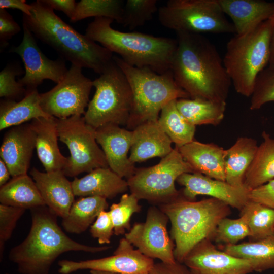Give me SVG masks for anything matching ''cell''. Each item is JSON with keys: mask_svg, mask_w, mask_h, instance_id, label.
Returning <instances> with one entry per match:
<instances>
[{"mask_svg": "<svg viewBox=\"0 0 274 274\" xmlns=\"http://www.w3.org/2000/svg\"><path fill=\"white\" fill-rule=\"evenodd\" d=\"M42 109L37 89L26 91L20 100L3 99L0 102V130L18 126L29 120L49 117Z\"/></svg>", "mask_w": 274, "mask_h": 274, "instance_id": "27", "label": "cell"}, {"mask_svg": "<svg viewBox=\"0 0 274 274\" xmlns=\"http://www.w3.org/2000/svg\"><path fill=\"white\" fill-rule=\"evenodd\" d=\"M183 263L192 274H248L254 271L252 262L218 249L210 239L195 245Z\"/></svg>", "mask_w": 274, "mask_h": 274, "instance_id": "16", "label": "cell"}, {"mask_svg": "<svg viewBox=\"0 0 274 274\" xmlns=\"http://www.w3.org/2000/svg\"><path fill=\"white\" fill-rule=\"evenodd\" d=\"M170 71L190 98L226 103L232 83L215 46L199 33L176 32Z\"/></svg>", "mask_w": 274, "mask_h": 274, "instance_id": "1", "label": "cell"}, {"mask_svg": "<svg viewBox=\"0 0 274 274\" xmlns=\"http://www.w3.org/2000/svg\"><path fill=\"white\" fill-rule=\"evenodd\" d=\"M171 223L170 236L175 242L176 261L184 259L198 243L212 240L220 221L230 213V207L214 198L192 201L181 194L176 199L158 206Z\"/></svg>", "mask_w": 274, "mask_h": 274, "instance_id": "5", "label": "cell"}, {"mask_svg": "<svg viewBox=\"0 0 274 274\" xmlns=\"http://www.w3.org/2000/svg\"><path fill=\"white\" fill-rule=\"evenodd\" d=\"M54 10L63 12L70 19L75 13L77 3L74 0H43Z\"/></svg>", "mask_w": 274, "mask_h": 274, "instance_id": "46", "label": "cell"}, {"mask_svg": "<svg viewBox=\"0 0 274 274\" xmlns=\"http://www.w3.org/2000/svg\"><path fill=\"white\" fill-rule=\"evenodd\" d=\"M157 3L156 0H127L121 24L129 29L143 26L158 11Z\"/></svg>", "mask_w": 274, "mask_h": 274, "instance_id": "37", "label": "cell"}, {"mask_svg": "<svg viewBox=\"0 0 274 274\" xmlns=\"http://www.w3.org/2000/svg\"><path fill=\"white\" fill-rule=\"evenodd\" d=\"M30 5L31 14H23V25L55 50L62 59L99 74L113 61L112 52L73 28L43 0Z\"/></svg>", "mask_w": 274, "mask_h": 274, "instance_id": "3", "label": "cell"}, {"mask_svg": "<svg viewBox=\"0 0 274 274\" xmlns=\"http://www.w3.org/2000/svg\"><path fill=\"white\" fill-rule=\"evenodd\" d=\"M130 161L141 162L154 157L163 158L173 148L172 142L160 125L158 120L146 121L132 130Z\"/></svg>", "mask_w": 274, "mask_h": 274, "instance_id": "21", "label": "cell"}, {"mask_svg": "<svg viewBox=\"0 0 274 274\" xmlns=\"http://www.w3.org/2000/svg\"><path fill=\"white\" fill-rule=\"evenodd\" d=\"M250 230L245 217L243 215L237 219L226 217L218 224L212 239L225 245H235L250 236Z\"/></svg>", "mask_w": 274, "mask_h": 274, "instance_id": "38", "label": "cell"}, {"mask_svg": "<svg viewBox=\"0 0 274 274\" xmlns=\"http://www.w3.org/2000/svg\"><path fill=\"white\" fill-rule=\"evenodd\" d=\"M225 15L232 20L235 33L243 36L270 19L274 13V2L261 0H218Z\"/></svg>", "mask_w": 274, "mask_h": 274, "instance_id": "22", "label": "cell"}, {"mask_svg": "<svg viewBox=\"0 0 274 274\" xmlns=\"http://www.w3.org/2000/svg\"><path fill=\"white\" fill-rule=\"evenodd\" d=\"M257 141L247 136L238 137L235 143L225 150V181L236 187L244 186L246 174L255 157Z\"/></svg>", "mask_w": 274, "mask_h": 274, "instance_id": "26", "label": "cell"}, {"mask_svg": "<svg viewBox=\"0 0 274 274\" xmlns=\"http://www.w3.org/2000/svg\"><path fill=\"white\" fill-rule=\"evenodd\" d=\"M270 102H274V68L267 67L257 78L251 96L250 109L258 110Z\"/></svg>", "mask_w": 274, "mask_h": 274, "instance_id": "39", "label": "cell"}, {"mask_svg": "<svg viewBox=\"0 0 274 274\" xmlns=\"http://www.w3.org/2000/svg\"><path fill=\"white\" fill-rule=\"evenodd\" d=\"M0 202L25 210L45 206L34 180L27 174L12 178L1 187Z\"/></svg>", "mask_w": 274, "mask_h": 274, "instance_id": "28", "label": "cell"}, {"mask_svg": "<svg viewBox=\"0 0 274 274\" xmlns=\"http://www.w3.org/2000/svg\"><path fill=\"white\" fill-rule=\"evenodd\" d=\"M177 148L194 173L225 181V150L222 147L214 143H203L193 140Z\"/></svg>", "mask_w": 274, "mask_h": 274, "instance_id": "23", "label": "cell"}, {"mask_svg": "<svg viewBox=\"0 0 274 274\" xmlns=\"http://www.w3.org/2000/svg\"><path fill=\"white\" fill-rule=\"evenodd\" d=\"M113 59L130 84L133 100L127 129L133 130L148 121L157 120L162 109L172 100L189 98V95L176 82L170 70L158 74L149 68L131 66L120 57Z\"/></svg>", "mask_w": 274, "mask_h": 274, "instance_id": "6", "label": "cell"}, {"mask_svg": "<svg viewBox=\"0 0 274 274\" xmlns=\"http://www.w3.org/2000/svg\"><path fill=\"white\" fill-rule=\"evenodd\" d=\"M139 200L134 195L125 193L122 195L118 203L110 206L109 212L114 227L115 235H123L126 233V230H130L131 216L141 210Z\"/></svg>", "mask_w": 274, "mask_h": 274, "instance_id": "36", "label": "cell"}, {"mask_svg": "<svg viewBox=\"0 0 274 274\" xmlns=\"http://www.w3.org/2000/svg\"><path fill=\"white\" fill-rule=\"evenodd\" d=\"M177 100L170 101L162 109L158 122L175 147L179 148L194 140L196 126L189 123L179 112Z\"/></svg>", "mask_w": 274, "mask_h": 274, "instance_id": "33", "label": "cell"}, {"mask_svg": "<svg viewBox=\"0 0 274 274\" xmlns=\"http://www.w3.org/2000/svg\"><path fill=\"white\" fill-rule=\"evenodd\" d=\"M247 221L251 241L261 239L274 234V209L250 200L241 211Z\"/></svg>", "mask_w": 274, "mask_h": 274, "instance_id": "34", "label": "cell"}, {"mask_svg": "<svg viewBox=\"0 0 274 274\" xmlns=\"http://www.w3.org/2000/svg\"><path fill=\"white\" fill-rule=\"evenodd\" d=\"M22 73L20 66L8 64L0 72V97L16 100L22 99L26 95V89L16 77Z\"/></svg>", "mask_w": 274, "mask_h": 274, "instance_id": "40", "label": "cell"}, {"mask_svg": "<svg viewBox=\"0 0 274 274\" xmlns=\"http://www.w3.org/2000/svg\"><path fill=\"white\" fill-rule=\"evenodd\" d=\"M188 173L194 171L175 147L157 164L136 168L127 181L130 193L139 200H146L159 206L180 196L175 182L180 176Z\"/></svg>", "mask_w": 274, "mask_h": 274, "instance_id": "10", "label": "cell"}, {"mask_svg": "<svg viewBox=\"0 0 274 274\" xmlns=\"http://www.w3.org/2000/svg\"><path fill=\"white\" fill-rule=\"evenodd\" d=\"M90 273L91 274H118L111 272L104 271H99V270H90Z\"/></svg>", "mask_w": 274, "mask_h": 274, "instance_id": "50", "label": "cell"}, {"mask_svg": "<svg viewBox=\"0 0 274 274\" xmlns=\"http://www.w3.org/2000/svg\"><path fill=\"white\" fill-rule=\"evenodd\" d=\"M30 175L45 203L57 216L64 218L75 201L72 182L62 170L42 172L32 168Z\"/></svg>", "mask_w": 274, "mask_h": 274, "instance_id": "20", "label": "cell"}, {"mask_svg": "<svg viewBox=\"0 0 274 274\" xmlns=\"http://www.w3.org/2000/svg\"><path fill=\"white\" fill-rule=\"evenodd\" d=\"M82 68L71 64L61 82L40 94V105L46 113L58 119L85 114L93 85V81L82 74Z\"/></svg>", "mask_w": 274, "mask_h": 274, "instance_id": "12", "label": "cell"}, {"mask_svg": "<svg viewBox=\"0 0 274 274\" xmlns=\"http://www.w3.org/2000/svg\"><path fill=\"white\" fill-rule=\"evenodd\" d=\"M220 248L230 255L252 262L254 271L274 268V234L257 241L221 245Z\"/></svg>", "mask_w": 274, "mask_h": 274, "instance_id": "30", "label": "cell"}, {"mask_svg": "<svg viewBox=\"0 0 274 274\" xmlns=\"http://www.w3.org/2000/svg\"><path fill=\"white\" fill-rule=\"evenodd\" d=\"M167 216L159 207H150L146 221L135 223L124 237L143 254L161 262L173 263L175 244L169 237L167 229Z\"/></svg>", "mask_w": 274, "mask_h": 274, "instance_id": "13", "label": "cell"}, {"mask_svg": "<svg viewBox=\"0 0 274 274\" xmlns=\"http://www.w3.org/2000/svg\"><path fill=\"white\" fill-rule=\"evenodd\" d=\"M226 103L201 98H180L176 101L177 108L190 124L217 125L224 117Z\"/></svg>", "mask_w": 274, "mask_h": 274, "instance_id": "31", "label": "cell"}, {"mask_svg": "<svg viewBox=\"0 0 274 274\" xmlns=\"http://www.w3.org/2000/svg\"><path fill=\"white\" fill-rule=\"evenodd\" d=\"M270 19L243 36L228 42L224 66L236 91L252 95L257 78L268 65L270 55Z\"/></svg>", "mask_w": 274, "mask_h": 274, "instance_id": "7", "label": "cell"}, {"mask_svg": "<svg viewBox=\"0 0 274 274\" xmlns=\"http://www.w3.org/2000/svg\"><path fill=\"white\" fill-rule=\"evenodd\" d=\"M11 176L10 171L5 163L0 159V186L6 184Z\"/></svg>", "mask_w": 274, "mask_h": 274, "instance_id": "48", "label": "cell"}, {"mask_svg": "<svg viewBox=\"0 0 274 274\" xmlns=\"http://www.w3.org/2000/svg\"><path fill=\"white\" fill-rule=\"evenodd\" d=\"M0 8L1 9H16L22 11L23 14L30 15L32 7L24 0H0Z\"/></svg>", "mask_w": 274, "mask_h": 274, "instance_id": "47", "label": "cell"}, {"mask_svg": "<svg viewBox=\"0 0 274 274\" xmlns=\"http://www.w3.org/2000/svg\"><path fill=\"white\" fill-rule=\"evenodd\" d=\"M142 274H157V272L154 269V268H153L151 270Z\"/></svg>", "mask_w": 274, "mask_h": 274, "instance_id": "51", "label": "cell"}, {"mask_svg": "<svg viewBox=\"0 0 274 274\" xmlns=\"http://www.w3.org/2000/svg\"><path fill=\"white\" fill-rule=\"evenodd\" d=\"M158 19L176 32H235L218 0H169L159 8Z\"/></svg>", "mask_w": 274, "mask_h": 274, "instance_id": "9", "label": "cell"}, {"mask_svg": "<svg viewBox=\"0 0 274 274\" xmlns=\"http://www.w3.org/2000/svg\"><path fill=\"white\" fill-rule=\"evenodd\" d=\"M72 186L75 196L106 199H112L129 189L127 181L109 167L97 168L81 178L75 177Z\"/></svg>", "mask_w": 274, "mask_h": 274, "instance_id": "25", "label": "cell"}, {"mask_svg": "<svg viewBox=\"0 0 274 274\" xmlns=\"http://www.w3.org/2000/svg\"><path fill=\"white\" fill-rule=\"evenodd\" d=\"M113 21L108 18H95L88 24L85 35L119 55L131 66L149 68L160 74L170 70L177 40L139 32H122L111 27Z\"/></svg>", "mask_w": 274, "mask_h": 274, "instance_id": "4", "label": "cell"}, {"mask_svg": "<svg viewBox=\"0 0 274 274\" xmlns=\"http://www.w3.org/2000/svg\"><path fill=\"white\" fill-rule=\"evenodd\" d=\"M23 29V36L21 43L10 50V52L18 54L24 63L25 73L18 81L26 88V91L37 89V87L46 79L59 83L68 70L65 60L48 58L38 46L32 32L24 25Z\"/></svg>", "mask_w": 274, "mask_h": 274, "instance_id": "15", "label": "cell"}, {"mask_svg": "<svg viewBox=\"0 0 274 274\" xmlns=\"http://www.w3.org/2000/svg\"><path fill=\"white\" fill-rule=\"evenodd\" d=\"M58 139L68 147L70 156L62 170L66 176L76 177L99 167H108L107 161L95 137V129L84 116L57 118Z\"/></svg>", "mask_w": 274, "mask_h": 274, "instance_id": "11", "label": "cell"}, {"mask_svg": "<svg viewBox=\"0 0 274 274\" xmlns=\"http://www.w3.org/2000/svg\"><path fill=\"white\" fill-rule=\"evenodd\" d=\"M35 149L36 134L30 123L12 127L6 132L0 147V157L12 178L27 174Z\"/></svg>", "mask_w": 274, "mask_h": 274, "instance_id": "19", "label": "cell"}, {"mask_svg": "<svg viewBox=\"0 0 274 274\" xmlns=\"http://www.w3.org/2000/svg\"><path fill=\"white\" fill-rule=\"evenodd\" d=\"M20 30L19 25L13 17L5 9H0L1 50L7 46L9 40Z\"/></svg>", "mask_w": 274, "mask_h": 274, "instance_id": "43", "label": "cell"}, {"mask_svg": "<svg viewBox=\"0 0 274 274\" xmlns=\"http://www.w3.org/2000/svg\"><path fill=\"white\" fill-rule=\"evenodd\" d=\"M271 29L270 38V55L268 67L274 68V13L270 18Z\"/></svg>", "mask_w": 274, "mask_h": 274, "instance_id": "49", "label": "cell"}, {"mask_svg": "<svg viewBox=\"0 0 274 274\" xmlns=\"http://www.w3.org/2000/svg\"><path fill=\"white\" fill-rule=\"evenodd\" d=\"M30 210L31 225L27 237L9 253L21 274H49L56 259L70 251L97 253L110 246H90L70 238L58 225L57 216L45 206Z\"/></svg>", "mask_w": 274, "mask_h": 274, "instance_id": "2", "label": "cell"}, {"mask_svg": "<svg viewBox=\"0 0 274 274\" xmlns=\"http://www.w3.org/2000/svg\"><path fill=\"white\" fill-rule=\"evenodd\" d=\"M25 209L0 204V260H3L5 244L11 237L17 222Z\"/></svg>", "mask_w": 274, "mask_h": 274, "instance_id": "41", "label": "cell"}, {"mask_svg": "<svg viewBox=\"0 0 274 274\" xmlns=\"http://www.w3.org/2000/svg\"><path fill=\"white\" fill-rule=\"evenodd\" d=\"M109 207L107 199L99 196L81 197L71 206L62 226L68 233L80 234L91 226L99 213Z\"/></svg>", "mask_w": 274, "mask_h": 274, "instance_id": "29", "label": "cell"}, {"mask_svg": "<svg viewBox=\"0 0 274 274\" xmlns=\"http://www.w3.org/2000/svg\"><path fill=\"white\" fill-rule=\"evenodd\" d=\"M95 88L84 117L96 129L107 124L126 125L131 110L133 95L125 74L113 61L93 81Z\"/></svg>", "mask_w": 274, "mask_h": 274, "instance_id": "8", "label": "cell"}, {"mask_svg": "<svg viewBox=\"0 0 274 274\" xmlns=\"http://www.w3.org/2000/svg\"><path fill=\"white\" fill-rule=\"evenodd\" d=\"M125 237L122 238L112 256L79 262L60 260L58 265L61 274H70L79 270L89 269L118 274H142L151 270L153 259L143 254Z\"/></svg>", "mask_w": 274, "mask_h": 274, "instance_id": "14", "label": "cell"}, {"mask_svg": "<svg viewBox=\"0 0 274 274\" xmlns=\"http://www.w3.org/2000/svg\"><path fill=\"white\" fill-rule=\"evenodd\" d=\"M30 123L36 134L37 155L46 172L62 170L68 157L61 154L58 145L57 118L40 117L33 119Z\"/></svg>", "mask_w": 274, "mask_h": 274, "instance_id": "24", "label": "cell"}, {"mask_svg": "<svg viewBox=\"0 0 274 274\" xmlns=\"http://www.w3.org/2000/svg\"><path fill=\"white\" fill-rule=\"evenodd\" d=\"M132 130L115 124L95 129V137L105 155L109 167L127 179L135 173V164L128 156L132 144Z\"/></svg>", "mask_w": 274, "mask_h": 274, "instance_id": "18", "label": "cell"}, {"mask_svg": "<svg viewBox=\"0 0 274 274\" xmlns=\"http://www.w3.org/2000/svg\"><path fill=\"white\" fill-rule=\"evenodd\" d=\"M262 138L244 179V185L250 190L274 179V139L265 131Z\"/></svg>", "mask_w": 274, "mask_h": 274, "instance_id": "32", "label": "cell"}, {"mask_svg": "<svg viewBox=\"0 0 274 274\" xmlns=\"http://www.w3.org/2000/svg\"><path fill=\"white\" fill-rule=\"evenodd\" d=\"M90 232L92 237L97 239L100 244L110 243L114 234V227L109 211L104 210L99 213L91 225Z\"/></svg>", "mask_w": 274, "mask_h": 274, "instance_id": "42", "label": "cell"}, {"mask_svg": "<svg viewBox=\"0 0 274 274\" xmlns=\"http://www.w3.org/2000/svg\"><path fill=\"white\" fill-rule=\"evenodd\" d=\"M176 182L184 187L181 194L189 200H195L198 195H207L241 211L250 200L251 190L245 185L234 186L198 173L183 174Z\"/></svg>", "mask_w": 274, "mask_h": 274, "instance_id": "17", "label": "cell"}, {"mask_svg": "<svg viewBox=\"0 0 274 274\" xmlns=\"http://www.w3.org/2000/svg\"><path fill=\"white\" fill-rule=\"evenodd\" d=\"M250 199L274 209V179L251 190Z\"/></svg>", "mask_w": 274, "mask_h": 274, "instance_id": "44", "label": "cell"}, {"mask_svg": "<svg viewBox=\"0 0 274 274\" xmlns=\"http://www.w3.org/2000/svg\"><path fill=\"white\" fill-rule=\"evenodd\" d=\"M154 268L157 274H192L183 263L177 261L173 263H155Z\"/></svg>", "mask_w": 274, "mask_h": 274, "instance_id": "45", "label": "cell"}, {"mask_svg": "<svg viewBox=\"0 0 274 274\" xmlns=\"http://www.w3.org/2000/svg\"><path fill=\"white\" fill-rule=\"evenodd\" d=\"M125 2L121 0H81L77 3L72 22L90 17H105L121 24Z\"/></svg>", "mask_w": 274, "mask_h": 274, "instance_id": "35", "label": "cell"}]
</instances>
